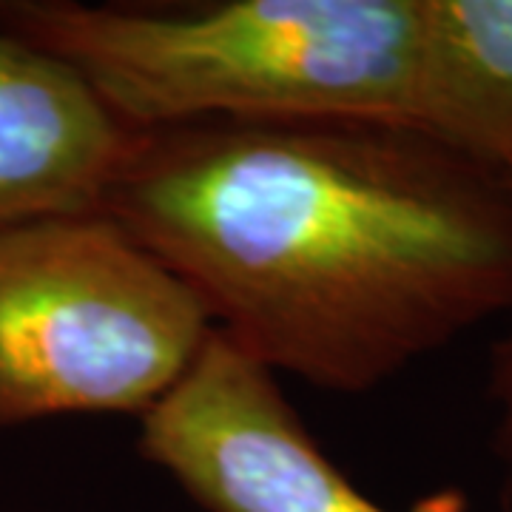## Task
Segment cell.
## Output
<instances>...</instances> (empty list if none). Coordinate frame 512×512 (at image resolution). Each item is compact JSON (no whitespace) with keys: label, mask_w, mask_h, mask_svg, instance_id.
I'll use <instances>...</instances> for the list:
<instances>
[{"label":"cell","mask_w":512,"mask_h":512,"mask_svg":"<svg viewBox=\"0 0 512 512\" xmlns=\"http://www.w3.org/2000/svg\"><path fill=\"white\" fill-rule=\"evenodd\" d=\"M103 214L279 376L359 396L512 308V183L419 128L137 131Z\"/></svg>","instance_id":"1"},{"label":"cell","mask_w":512,"mask_h":512,"mask_svg":"<svg viewBox=\"0 0 512 512\" xmlns=\"http://www.w3.org/2000/svg\"><path fill=\"white\" fill-rule=\"evenodd\" d=\"M0 29L69 63L131 131L419 117V0H0Z\"/></svg>","instance_id":"2"},{"label":"cell","mask_w":512,"mask_h":512,"mask_svg":"<svg viewBox=\"0 0 512 512\" xmlns=\"http://www.w3.org/2000/svg\"><path fill=\"white\" fill-rule=\"evenodd\" d=\"M211 333L197 296L103 211L0 231V427L143 419Z\"/></svg>","instance_id":"3"},{"label":"cell","mask_w":512,"mask_h":512,"mask_svg":"<svg viewBox=\"0 0 512 512\" xmlns=\"http://www.w3.org/2000/svg\"><path fill=\"white\" fill-rule=\"evenodd\" d=\"M137 450L205 512H396L325 456L271 370L220 333L140 419ZM407 512H470L439 490Z\"/></svg>","instance_id":"4"},{"label":"cell","mask_w":512,"mask_h":512,"mask_svg":"<svg viewBox=\"0 0 512 512\" xmlns=\"http://www.w3.org/2000/svg\"><path fill=\"white\" fill-rule=\"evenodd\" d=\"M134 140L69 63L0 29V231L100 214Z\"/></svg>","instance_id":"5"},{"label":"cell","mask_w":512,"mask_h":512,"mask_svg":"<svg viewBox=\"0 0 512 512\" xmlns=\"http://www.w3.org/2000/svg\"><path fill=\"white\" fill-rule=\"evenodd\" d=\"M419 26L416 128L512 183V0H419Z\"/></svg>","instance_id":"6"},{"label":"cell","mask_w":512,"mask_h":512,"mask_svg":"<svg viewBox=\"0 0 512 512\" xmlns=\"http://www.w3.org/2000/svg\"><path fill=\"white\" fill-rule=\"evenodd\" d=\"M504 328L490 356V402H493V436L490 450L498 473V510L512 512V308L501 319Z\"/></svg>","instance_id":"7"}]
</instances>
